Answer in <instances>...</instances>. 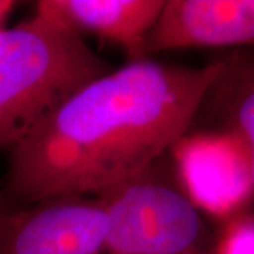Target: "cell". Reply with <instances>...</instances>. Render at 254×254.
Wrapping results in <instances>:
<instances>
[{
  "label": "cell",
  "mask_w": 254,
  "mask_h": 254,
  "mask_svg": "<svg viewBox=\"0 0 254 254\" xmlns=\"http://www.w3.org/2000/svg\"><path fill=\"white\" fill-rule=\"evenodd\" d=\"M14 210L16 208L4 196L3 190H0V254H1L3 243H4V239L7 235L10 220H11Z\"/></svg>",
  "instance_id": "cell-10"
},
{
  "label": "cell",
  "mask_w": 254,
  "mask_h": 254,
  "mask_svg": "<svg viewBox=\"0 0 254 254\" xmlns=\"http://www.w3.org/2000/svg\"><path fill=\"white\" fill-rule=\"evenodd\" d=\"M14 6H16L14 1H10V0H0V27H3L4 20H6L7 14L13 10Z\"/></svg>",
  "instance_id": "cell-11"
},
{
  "label": "cell",
  "mask_w": 254,
  "mask_h": 254,
  "mask_svg": "<svg viewBox=\"0 0 254 254\" xmlns=\"http://www.w3.org/2000/svg\"><path fill=\"white\" fill-rule=\"evenodd\" d=\"M196 143L184 145L182 155V185H190L185 190L192 200L209 206L212 199L213 185L215 200L212 210H225L232 208L222 185L233 193L239 202L249 195L253 185V161L246 155L232 140L223 136L212 138L200 137Z\"/></svg>",
  "instance_id": "cell-7"
},
{
  "label": "cell",
  "mask_w": 254,
  "mask_h": 254,
  "mask_svg": "<svg viewBox=\"0 0 254 254\" xmlns=\"http://www.w3.org/2000/svg\"><path fill=\"white\" fill-rule=\"evenodd\" d=\"M254 222L249 210H239L229 215L215 230L210 254H253Z\"/></svg>",
  "instance_id": "cell-9"
},
{
  "label": "cell",
  "mask_w": 254,
  "mask_h": 254,
  "mask_svg": "<svg viewBox=\"0 0 254 254\" xmlns=\"http://www.w3.org/2000/svg\"><path fill=\"white\" fill-rule=\"evenodd\" d=\"M253 0H165L145 36L143 54L193 47L249 46Z\"/></svg>",
  "instance_id": "cell-5"
},
{
  "label": "cell",
  "mask_w": 254,
  "mask_h": 254,
  "mask_svg": "<svg viewBox=\"0 0 254 254\" xmlns=\"http://www.w3.org/2000/svg\"><path fill=\"white\" fill-rule=\"evenodd\" d=\"M220 66L143 58L86 83L10 148L4 196L26 208L136 180L187 134Z\"/></svg>",
  "instance_id": "cell-1"
},
{
  "label": "cell",
  "mask_w": 254,
  "mask_h": 254,
  "mask_svg": "<svg viewBox=\"0 0 254 254\" xmlns=\"http://www.w3.org/2000/svg\"><path fill=\"white\" fill-rule=\"evenodd\" d=\"M110 71L79 34L40 13L0 27V148H13L64 100Z\"/></svg>",
  "instance_id": "cell-2"
},
{
  "label": "cell",
  "mask_w": 254,
  "mask_h": 254,
  "mask_svg": "<svg viewBox=\"0 0 254 254\" xmlns=\"http://www.w3.org/2000/svg\"><path fill=\"white\" fill-rule=\"evenodd\" d=\"M109 227L102 254H210L215 229L180 178L158 167L102 196Z\"/></svg>",
  "instance_id": "cell-3"
},
{
  "label": "cell",
  "mask_w": 254,
  "mask_h": 254,
  "mask_svg": "<svg viewBox=\"0 0 254 254\" xmlns=\"http://www.w3.org/2000/svg\"><path fill=\"white\" fill-rule=\"evenodd\" d=\"M108 227L100 198L41 200L16 208L1 254H102Z\"/></svg>",
  "instance_id": "cell-4"
},
{
  "label": "cell",
  "mask_w": 254,
  "mask_h": 254,
  "mask_svg": "<svg viewBox=\"0 0 254 254\" xmlns=\"http://www.w3.org/2000/svg\"><path fill=\"white\" fill-rule=\"evenodd\" d=\"M164 0H40L36 13L81 36L93 33L126 50L130 61L143 60L145 36Z\"/></svg>",
  "instance_id": "cell-6"
},
{
  "label": "cell",
  "mask_w": 254,
  "mask_h": 254,
  "mask_svg": "<svg viewBox=\"0 0 254 254\" xmlns=\"http://www.w3.org/2000/svg\"><path fill=\"white\" fill-rule=\"evenodd\" d=\"M205 92L199 109L206 108L219 126L216 134L232 140L254 158V64L247 51L229 55Z\"/></svg>",
  "instance_id": "cell-8"
}]
</instances>
